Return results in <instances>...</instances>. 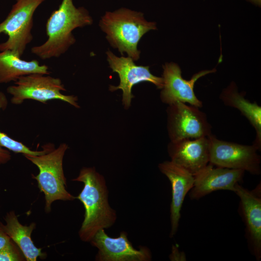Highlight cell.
Segmentation results:
<instances>
[{
    "label": "cell",
    "instance_id": "1",
    "mask_svg": "<svg viewBox=\"0 0 261 261\" xmlns=\"http://www.w3.org/2000/svg\"><path fill=\"white\" fill-rule=\"evenodd\" d=\"M82 182L84 187L76 197L85 208L84 218L78 232L80 240L90 242L102 229H108L116 222V211L109 203V191L104 176L95 167H83L72 179Z\"/></svg>",
    "mask_w": 261,
    "mask_h": 261
},
{
    "label": "cell",
    "instance_id": "4",
    "mask_svg": "<svg viewBox=\"0 0 261 261\" xmlns=\"http://www.w3.org/2000/svg\"><path fill=\"white\" fill-rule=\"evenodd\" d=\"M68 148L66 144L62 143L57 148L53 147L41 155H24L39 169L38 174H32V177L37 181L40 191L44 194V210L47 213L51 211V205L55 201H72L76 199L66 188L63 160Z\"/></svg>",
    "mask_w": 261,
    "mask_h": 261
},
{
    "label": "cell",
    "instance_id": "15",
    "mask_svg": "<svg viewBox=\"0 0 261 261\" xmlns=\"http://www.w3.org/2000/svg\"><path fill=\"white\" fill-rule=\"evenodd\" d=\"M162 174L169 180L172 187L170 204L171 231L170 237L176 233L181 217V210L185 198L193 186L194 177L187 170L171 160L158 165Z\"/></svg>",
    "mask_w": 261,
    "mask_h": 261
},
{
    "label": "cell",
    "instance_id": "9",
    "mask_svg": "<svg viewBox=\"0 0 261 261\" xmlns=\"http://www.w3.org/2000/svg\"><path fill=\"white\" fill-rule=\"evenodd\" d=\"M107 60L113 72H116L120 79L118 86H110L109 90L114 91L117 89L122 91V104L125 109L131 105V99L134 97L131 92L133 86L142 82H149L155 85L158 89L163 87L161 77L152 74L149 66H138L130 57H118L109 50L106 52Z\"/></svg>",
    "mask_w": 261,
    "mask_h": 261
},
{
    "label": "cell",
    "instance_id": "3",
    "mask_svg": "<svg viewBox=\"0 0 261 261\" xmlns=\"http://www.w3.org/2000/svg\"><path fill=\"white\" fill-rule=\"evenodd\" d=\"M99 26L113 48L136 61L140 58L137 45L141 38L148 31L157 29L156 23L146 21L143 13L125 8L106 12Z\"/></svg>",
    "mask_w": 261,
    "mask_h": 261
},
{
    "label": "cell",
    "instance_id": "2",
    "mask_svg": "<svg viewBox=\"0 0 261 261\" xmlns=\"http://www.w3.org/2000/svg\"><path fill=\"white\" fill-rule=\"evenodd\" d=\"M93 19L84 7H76L72 0H62L46 23L48 39L43 44L31 48V52L42 59L58 58L76 42L73 29L91 25Z\"/></svg>",
    "mask_w": 261,
    "mask_h": 261
},
{
    "label": "cell",
    "instance_id": "21",
    "mask_svg": "<svg viewBox=\"0 0 261 261\" xmlns=\"http://www.w3.org/2000/svg\"><path fill=\"white\" fill-rule=\"evenodd\" d=\"M169 258L171 261H186V256L184 252L180 251L176 246L173 245L172 252Z\"/></svg>",
    "mask_w": 261,
    "mask_h": 261
},
{
    "label": "cell",
    "instance_id": "6",
    "mask_svg": "<svg viewBox=\"0 0 261 261\" xmlns=\"http://www.w3.org/2000/svg\"><path fill=\"white\" fill-rule=\"evenodd\" d=\"M45 0H16L5 19L0 23V34L8 36L6 42L0 44V51L10 50L22 56L33 39L31 31L34 12Z\"/></svg>",
    "mask_w": 261,
    "mask_h": 261
},
{
    "label": "cell",
    "instance_id": "19",
    "mask_svg": "<svg viewBox=\"0 0 261 261\" xmlns=\"http://www.w3.org/2000/svg\"><path fill=\"white\" fill-rule=\"evenodd\" d=\"M8 104V100L5 94L0 91V110H4ZM0 145L8 150L16 153H21L23 155L38 156L43 154L54 145L49 144L42 146L43 149L41 151L31 150L20 142L11 138L6 133L0 130Z\"/></svg>",
    "mask_w": 261,
    "mask_h": 261
},
{
    "label": "cell",
    "instance_id": "7",
    "mask_svg": "<svg viewBox=\"0 0 261 261\" xmlns=\"http://www.w3.org/2000/svg\"><path fill=\"white\" fill-rule=\"evenodd\" d=\"M208 138L210 163L215 166L242 170L254 175L261 174V156L253 144L245 145L223 141L213 134Z\"/></svg>",
    "mask_w": 261,
    "mask_h": 261
},
{
    "label": "cell",
    "instance_id": "13",
    "mask_svg": "<svg viewBox=\"0 0 261 261\" xmlns=\"http://www.w3.org/2000/svg\"><path fill=\"white\" fill-rule=\"evenodd\" d=\"M245 171L216 166L209 163L194 175L192 188L189 192L191 200H199L215 191L234 192L236 184L243 180Z\"/></svg>",
    "mask_w": 261,
    "mask_h": 261
},
{
    "label": "cell",
    "instance_id": "14",
    "mask_svg": "<svg viewBox=\"0 0 261 261\" xmlns=\"http://www.w3.org/2000/svg\"><path fill=\"white\" fill-rule=\"evenodd\" d=\"M167 151L172 161L193 175L209 163L208 137L170 141Z\"/></svg>",
    "mask_w": 261,
    "mask_h": 261
},
{
    "label": "cell",
    "instance_id": "24",
    "mask_svg": "<svg viewBox=\"0 0 261 261\" xmlns=\"http://www.w3.org/2000/svg\"><path fill=\"white\" fill-rule=\"evenodd\" d=\"M248 1L253 3L254 4L261 6V0H248Z\"/></svg>",
    "mask_w": 261,
    "mask_h": 261
},
{
    "label": "cell",
    "instance_id": "17",
    "mask_svg": "<svg viewBox=\"0 0 261 261\" xmlns=\"http://www.w3.org/2000/svg\"><path fill=\"white\" fill-rule=\"evenodd\" d=\"M220 99L224 104L235 108L248 120L256 131L253 145L261 149V107L256 102H251L245 98L243 93H239L236 84L232 82L223 89Z\"/></svg>",
    "mask_w": 261,
    "mask_h": 261
},
{
    "label": "cell",
    "instance_id": "11",
    "mask_svg": "<svg viewBox=\"0 0 261 261\" xmlns=\"http://www.w3.org/2000/svg\"><path fill=\"white\" fill-rule=\"evenodd\" d=\"M98 249L97 261H150L152 254L149 248L141 246L134 247L128 237L127 232H121L117 237H110L102 229L90 241Z\"/></svg>",
    "mask_w": 261,
    "mask_h": 261
},
{
    "label": "cell",
    "instance_id": "8",
    "mask_svg": "<svg viewBox=\"0 0 261 261\" xmlns=\"http://www.w3.org/2000/svg\"><path fill=\"white\" fill-rule=\"evenodd\" d=\"M200 108L177 102L167 108V128L170 141L208 137L212 126Z\"/></svg>",
    "mask_w": 261,
    "mask_h": 261
},
{
    "label": "cell",
    "instance_id": "12",
    "mask_svg": "<svg viewBox=\"0 0 261 261\" xmlns=\"http://www.w3.org/2000/svg\"><path fill=\"white\" fill-rule=\"evenodd\" d=\"M234 192L240 199L241 213L251 253L257 261H260L261 259V185L249 190L237 183Z\"/></svg>",
    "mask_w": 261,
    "mask_h": 261
},
{
    "label": "cell",
    "instance_id": "10",
    "mask_svg": "<svg viewBox=\"0 0 261 261\" xmlns=\"http://www.w3.org/2000/svg\"><path fill=\"white\" fill-rule=\"evenodd\" d=\"M162 67L163 86L160 94L162 102L170 105L180 102L199 108L202 107V102L198 99L194 93L195 83L200 78L215 72L216 70H203L194 74L190 80H186L182 77L181 70L177 64L166 63Z\"/></svg>",
    "mask_w": 261,
    "mask_h": 261
},
{
    "label": "cell",
    "instance_id": "16",
    "mask_svg": "<svg viewBox=\"0 0 261 261\" xmlns=\"http://www.w3.org/2000/svg\"><path fill=\"white\" fill-rule=\"evenodd\" d=\"M5 224L0 222V226L10 239L20 248L27 261H36L38 258L44 259L46 254L41 248L35 246L31 235L36 224L32 222L29 225L20 223L14 210L7 213L4 217Z\"/></svg>",
    "mask_w": 261,
    "mask_h": 261
},
{
    "label": "cell",
    "instance_id": "23",
    "mask_svg": "<svg viewBox=\"0 0 261 261\" xmlns=\"http://www.w3.org/2000/svg\"><path fill=\"white\" fill-rule=\"evenodd\" d=\"M11 241L10 238L0 226V249L8 244Z\"/></svg>",
    "mask_w": 261,
    "mask_h": 261
},
{
    "label": "cell",
    "instance_id": "22",
    "mask_svg": "<svg viewBox=\"0 0 261 261\" xmlns=\"http://www.w3.org/2000/svg\"><path fill=\"white\" fill-rule=\"evenodd\" d=\"M11 159L9 151L0 145V165L8 162Z\"/></svg>",
    "mask_w": 261,
    "mask_h": 261
},
{
    "label": "cell",
    "instance_id": "5",
    "mask_svg": "<svg viewBox=\"0 0 261 261\" xmlns=\"http://www.w3.org/2000/svg\"><path fill=\"white\" fill-rule=\"evenodd\" d=\"M14 85L8 87L7 92L12 95L11 102L15 105L22 104L26 100H32L45 103L51 100H60L75 108H80L77 97L65 95L61 91L66 89L61 80L41 73H31L20 76Z\"/></svg>",
    "mask_w": 261,
    "mask_h": 261
},
{
    "label": "cell",
    "instance_id": "18",
    "mask_svg": "<svg viewBox=\"0 0 261 261\" xmlns=\"http://www.w3.org/2000/svg\"><path fill=\"white\" fill-rule=\"evenodd\" d=\"M46 65H40L33 59H22L14 52L6 50L0 52V84L16 81L21 76L31 73L48 74L50 73Z\"/></svg>",
    "mask_w": 261,
    "mask_h": 261
},
{
    "label": "cell",
    "instance_id": "20",
    "mask_svg": "<svg viewBox=\"0 0 261 261\" xmlns=\"http://www.w3.org/2000/svg\"><path fill=\"white\" fill-rule=\"evenodd\" d=\"M26 261L22 251L11 240L10 243L0 249V261Z\"/></svg>",
    "mask_w": 261,
    "mask_h": 261
}]
</instances>
